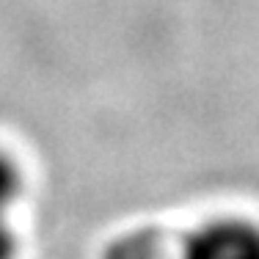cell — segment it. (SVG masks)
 <instances>
[{
  "label": "cell",
  "mask_w": 259,
  "mask_h": 259,
  "mask_svg": "<svg viewBox=\"0 0 259 259\" xmlns=\"http://www.w3.org/2000/svg\"><path fill=\"white\" fill-rule=\"evenodd\" d=\"M180 259H259V226L215 221L185 240Z\"/></svg>",
  "instance_id": "cell-1"
},
{
  "label": "cell",
  "mask_w": 259,
  "mask_h": 259,
  "mask_svg": "<svg viewBox=\"0 0 259 259\" xmlns=\"http://www.w3.org/2000/svg\"><path fill=\"white\" fill-rule=\"evenodd\" d=\"M17 256V234L6 224V215H0V259H14Z\"/></svg>",
  "instance_id": "cell-4"
},
{
  "label": "cell",
  "mask_w": 259,
  "mask_h": 259,
  "mask_svg": "<svg viewBox=\"0 0 259 259\" xmlns=\"http://www.w3.org/2000/svg\"><path fill=\"white\" fill-rule=\"evenodd\" d=\"M108 259H171V251L165 245L163 234L141 229L116 240L108 251Z\"/></svg>",
  "instance_id": "cell-2"
},
{
  "label": "cell",
  "mask_w": 259,
  "mask_h": 259,
  "mask_svg": "<svg viewBox=\"0 0 259 259\" xmlns=\"http://www.w3.org/2000/svg\"><path fill=\"white\" fill-rule=\"evenodd\" d=\"M22 193V174L14 160L0 155V215H6Z\"/></svg>",
  "instance_id": "cell-3"
}]
</instances>
